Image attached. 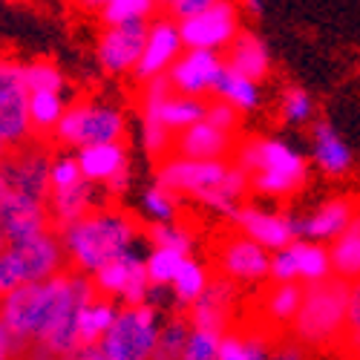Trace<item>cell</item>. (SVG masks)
I'll list each match as a JSON object with an SVG mask.
<instances>
[{
	"mask_svg": "<svg viewBox=\"0 0 360 360\" xmlns=\"http://www.w3.org/2000/svg\"><path fill=\"white\" fill-rule=\"evenodd\" d=\"M141 236L144 228L139 217L118 205H98L93 214H86L84 219L61 231L70 268L89 277L115 257L133 251Z\"/></svg>",
	"mask_w": 360,
	"mask_h": 360,
	"instance_id": "6da1fadb",
	"label": "cell"
},
{
	"mask_svg": "<svg viewBox=\"0 0 360 360\" xmlns=\"http://www.w3.org/2000/svg\"><path fill=\"white\" fill-rule=\"evenodd\" d=\"M233 162L251 179V193L265 199H291L309 182V162L277 136H254L236 144Z\"/></svg>",
	"mask_w": 360,
	"mask_h": 360,
	"instance_id": "7a4b0ae2",
	"label": "cell"
},
{
	"mask_svg": "<svg viewBox=\"0 0 360 360\" xmlns=\"http://www.w3.org/2000/svg\"><path fill=\"white\" fill-rule=\"evenodd\" d=\"M352 283L328 277L303 288V303L291 323V338L306 349H326L346 338Z\"/></svg>",
	"mask_w": 360,
	"mask_h": 360,
	"instance_id": "3957f363",
	"label": "cell"
},
{
	"mask_svg": "<svg viewBox=\"0 0 360 360\" xmlns=\"http://www.w3.org/2000/svg\"><path fill=\"white\" fill-rule=\"evenodd\" d=\"M72 268L55 274L44 283H23L9 294H0V320L20 343H35L46 332L55 311L70 294Z\"/></svg>",
	"mask_w": 360,
	"mask_h": 360,
	"instance_id": "277c9868",
	"label": "cell"
},
{
	"mask_svg": "<svg viewBox=\"0 0 360 360\" xmlns=\"http://www.w3.org/2000/svg\"><path fill=\"white\" fill-rule=\"evenodd\" d=\"M124 136H127V115L115 104L104 98H78L70 101L52 139L70 150H81L104 141H124Z\"/></svg>",
	"mask_w": 360,
	"mask_h": 360,
	"instance_id": "5b68a950",
	"label": "cell"
},
{
	"mask_svg": "<svg viewBox=\"0 0 360 360\" xmlns=\"http://www.w3.org/2000/svg\"><path fill=\"white\" fill-rule=\"evenodd\" d=\"M162 311L153 303L122 306L112 328L98 343L110 360H150L159 340Z\"/></svg>",
	"mask_w": 360,
	"mask_h": 360,
	"instance_id": "8992f818",
	"label": "cell"
},
{
	"mask_svg": "<svg viewBox=\"0 0 360 360\" xmlns=\"http://www.w3.org/2000/svg\"><path fill=\"white\" fill-rule=\"evenodd\" d=\"M233 170V159H188L170 153L165 159H159L156 165V182L170 188L179 196L196 199L199 205H205L214 196V191L228 179V173Z\"/></svg>",
	"mask_w": 360,
	"mask_h": 360,
	"instance_id": "52a82bcc",
	"label": "cell"
},
{
	"mask_svg": "<svg viewBox=\"0 0 360 360\" xmlns=\"http://www.w3.org/2000/svg\"><path fill=\"white\" fill-rule=\"evenodd\" d=\"M29 124V89L23 81V64L0 58V156L32 141Z\"/></svg>",
	"mask_w": 360,
	"mask_h": 360,
	"instance_id": "ba28073f",
	"label": "cell"
},
{
	"mask_svg": "<svg viewBox=\"0 0 360 360\" xmlns=\"http://www.w3.org/2000/svg\"><path fill=\"white\" fill-rule=\"evenodd\" d=\"M49 165H52L49 147L41 139H32L0 156V182H4L6 191L49 199L52 193Z\"/></svg>",
	"mask_w": 360,
	"mask_h": 360,
	"instance_id": "9c48e42d",
	"label": "cell"
},
{
	"mask_svg": "<svg viewBox=\"0 0 360 360\" xmlns=\"http://www.w3.org/2000/svg\"><path fill=\"white\" fill-rule=\"evenodd\" d=\"M179 32H182L185 49H211L225 52L233 38L243 32L239 23V4L236 0H217L207 9L179 20Z\"/></svg>",
	"mask_w": 360,
	"mask_h": 360,
	"instance_id": "30bf717a",
	"label": "cell"
},
{
	"mask_svg": "<svg viewBox=\"0 0 360 360\" xmlns=\"http://www.w3.org/2000/svg\"><path fill=\"white\" fill-rule=\"evenodd\" d=\"M96 291L115 300L118 306H139V303H150V285L147 277V254H141L139 248L115 257L112 262H107L104 268L93 274Z\"/></svg>",
	"mask_w": 360,
	"mask_h": 360,
	"instance_id": "8fae6325",
	"label": "cell"
},
{
	"mask_svg": "<svg viewBox=\"0 0 360 360\" xmlns=\"http://www.w3.org/2000/svg\"><path fill=\"white\" fill-rule=\"evenodd\" d=\"M217 271L219 277L239 283H265L271 280V251L262 248L259 243H254L251 236H245L243 231L228 233L217 243Z\"/></svg>",
	"mask_w": 360,
	"mask_h": 360,
	"instance_id": "7c38bea8",
	"label": "cell"
},
{
	"mask_svg": "<svg viewBox=\"0 0 360 360\" xmlns=\"http://www.w3.org/2000/svg\"><path fill=\"white\" fill-rule=\"evenodd\" d=\"M335 277L332 271V254L323 243H311V239H294L291 245L280 248L271 254V280L274 283H320Z\"/></svg>",
	"mask_w": 360,
	"mask_h": 360,
	"instance_id": "4fadbf2b",
	"label": "cell"
},
{
	"mask_svg": "<svg viewBox=\"0 0 360 360\" xmlns=\"http://www.w3.org/2000/svg\"><path fill=\"white\" fill-rule=\"evenodd\" d=\"M228 219L236 225V231H243L271 254L300 239V217L288 211H274V207H265V205L243 202Z\"/></svg>",
	"mask_w": 360,
	"mask_h": 360,
	"instance_id": "5bb4252c",
	"label": "cell"
},
{
	"mask_svg": "<svg viewBox=\"0 0 360 360\" xmlns=\"http://www.w3.org/2000/svg\"><path fill=\"white\" fill-rule=\"evenodd\" d=\"M185 52V41L179 32V20L173 15H156L147 29V44L133 70V78L139 84H147L150 78H162L176 64V58Z\"/></svg>",
	"mask_w": 360,
	"mask_h": 360,
	"instance_id": "9a60e30c",
	"label": "cell"
},
{
	"mask_svg": "<svg viewBox=\"0 0 360 360\" xmlns=\"http://www.w3.org/2000/svg\"><path fill=\"white\" fill-rule=\"evenodd\" d=\"M150 23H122L104 26L96 41V61L107 75H133L147 44Z\"/></svg>",
	"mask_w": 360,
	"mask_h": 360,
	"instance_id": "2e32d148",
	"label": "cell"
},
{
	"mask_svg": "<svg viewBox=\"0 0 360 360\" xmlns=\"http://www.w3.org/2000/svg\"><path fill=\"white\" fill-rule=\"evenodd\" d=\"M49 228H52V217L46 199L4 191V196H0V233H4L6 245L26 243V239H32Z\"/></svg>",
	"mask_w": 360,
	"mask_h": 360,
	"instance_id": "e0dca14e",
	"label": "cell"
},
{
	"mask_svg": "<svg viewBox=\"0 0 360 360\" xmlns=\"http://www.w3.org/2000/svg\"><path fill=\"white\" fill-rule=\"evenodd\" d=\"M225 70V55L211 49H185L167 70V81L176 93L207 98L214 96L217 81Z\"/></svg>",
	"mask_w": 360,
	"mask_h": 360,
	"instance_id": "ac0fdd59",
	"label": "cell"
},
{
	"mask_svg": "<svg viewBox=\"0 0 360 360\" xmlns=\"http://www.w3.org/2000/svg\"><path fill=\"white\" fill-rule=\"evenodd\" d=\"M15 251H18L26 283H44V280H49V277L61 274L70 268L61 231H55V228L44 231L32 239H26V243H18Z\"/></svg>",
	"mask_w": 360,
	"mask_h": 360,
	"instance_id": "d6986e66",
	"label": "cell"
},
{
	"mask_svg": "<svg viewBox=\"0 0 360 360\" xmlns=\"http://www.w3.org/2000/svg\"><path fill=\"white\" fill-rule=\"evenodd\" d=\"M236 283L228 277H214L205 294L188 309V320L196 328H211V332H231L233 311H236Z\"/></svg>",
	"mask_w": 360,
	"mask_h": 360,
	"instance_id": "ffe728a7",
	"label": "cell"
},
{
	"mask_svg": "<svg viewBox=\"0 0 360 360\" xmlns=\"http://www.w3.org/2000/svg\"><path fill=\"white\" fill-rule=\"evenodd\" d=\"M236 133L231 130H222L217 124H211L207 118L202 122L191 124L188 130L176 133V141H173V153L179 156H188V159H233L236 153Z\"/></svg>",
	"mask_w": 360,
	"mask_h": 360,
	"instance_id": "44dd1931",
	"label": "cell"
},
{
	"mask_svg": "<svg viewBox=\"0 0 360 360\" xmlns=\"http://www.w3.org/2000/svg\"><path fill=\"white\" fill-rule=\"evenodd\" d=\"M357 214V205L346 196H335V199H326L306 217H300V236L311 239V243H335V239L352 225Z\"/></svg>",
	"mask_w": 360,
	"mask_h": 360,
	"instance_id": "7402d4cb",
	"label": "cell"
},
{
	"mask_svg": "<svg viewBox=\"0 0 360 360\" xmlns=\"http://www.w3.org/2000/svg\"><path fill=\"white\" fill-rule=\"evenodd\" d=\"M311 159H314L317 170L328 179L346 176L354 165L352 147L343 141V136L335 130V124L323 122V118L311 122Z\"/></svg>",
	"mask_w": 360,
	"mask_h": 360,
	"instance_id": "603a6c76",
	"label": "cell"
},
{
	"mask_svg": "<svg viewBox=\"0 0 360 360\" xmlns=\"http://www.w3.org/2000/svg\"><path fill=\"white\" fill-rule=\"evenodd\" d=\"M46 205H49L52 228H55V231H64V228L75 225L78 219H84L86 214H93L96 207L101 205V202H98V185L81 179V182L72 185V188L52 191L49 199H46Z\"/></svg>",
	"mask_w": 360,
	"mask_h": 360,
	"instance_id": "cb8c5ba5",
	"label": "cell"
},
{
	"mask_svg": "<svg viewBox=\"0 0 360 360\" xmlns=\"http://www.w3.org/2000/svg\"><path fill=\"white\" fill-rule=\"evenodd\" d=\"M75 156L81 165V176L98 188H104L115 173L130 167V153L124 141H104L93 147H81L75 150Z\"/></svg>",
	"mask_w": 360,
	"mask_h": 360,
	"instance_id": "d4e9b609",
	"label": "cell"
},
{
	"mask_svg": "<svg viewBox=\"0 0 360 360\" xmlns=\"http://www.w3.org/2000/svg\"><path fill=\"white\" fill-rule=\"evenodd\" d=\"M225 64L254 81H262L271 72V49H268V44L257 32L243 29L233 38V44L225 49Z\"/></svg>",
	"mask_w": 360,
	"mask_h": 360,
	"instance_id": "484cf974",
	"label": "cell"
},
{
	"mask_svg": "<svg viewBox=\"0 0 360 360\" xmlns=\"http://www.w3.org/2000/svg\"><path fill=\"white\" fill-rule=\"evenodd\" d=\"M271 352H274V338L262 332V328H248V332L231 328V332L222 335L217 360H271Z\"/></svg>",
	"mask_w": 360,
	"mask_h": 360,
	"instance_id": "4316f807",
	"label": "cell"
},
{
	"mask_svg": "<svg viewBox=\"0 0 360 360\" xmlns=\"http://www.w3.org/2000/svg\"><path fill=\"white\" fill-rule=\"evenodd\" d=\"M67 107H70L67 93H49V89L29 93V124H32V136L41 141L52 139Z\"/></svg>",
	"mask_w": 360,
	"mask_h": 360,
	"instance_id": "83f0119b",
	"label": "cell"
},
{
	"mask_svg": "<svg viewBox=\"0 0 360 360\" xmlns=\"http://www.w3.org/2000/svg\"><path fill=\"white\" fill-rule=\"evenodd\" d=\"M303 283H274L262 297V317L271 328H285L294 323L303 303Z\"/></svg>",
	"mask_w": 360,
	"mask_h": 360,
	"instance_id": "f1b7e54d",
	"label": "cell"
},
{
	"mask_svg": "<svg viewBox=\"0 0 360 360\" xmlns=\"http://www.w3.org/2000/svg\"><path fill=\"white\" fill-rule=\"evenodd\" d=\"M118 306L115 300L104 297V294H96L89 303L81 309L78 314V338H81V346H98L104 340V335L112 328L115 317H118Z\"/></svg>",
	"mask_w": 360,
	"mask_h": 360,
	"instance_id": "f546056e",
	"label": "cell"
},
{
	"mask_svg": "<svg viewBox=\"0 0 360 360\" xmlns=\"http://www.w3.org/2000/svg\"><path fill=\"white\" fill-rule=\"evenodd\" d=\"M328 254H332V271L335 277L346 283H360V207L352 219V225L328 243Z\"/></svg>",
	"mask_w": 360,
	"mask_h": 360,
	"instance_id": "4dcf8cb0",
	"label": "cell"
},
{
	"mask_svg": "<svg viewBox=\"0 0 360 360\" xmlns=\"http://www.w3.org/2000/svg\"><path fill=\"white\" fill-rule=\"evenodd\" d=\"M214 98L228 101L231 107H236L243 115L254 112L259 107V98H262L259 96V81H254V78H248L243 72H236V70H231L225 64V70H222V75L217 81V89H214Z\"/></svg>",
	"mask_w": 360,
	"mask_h": 360,
	"instance_id": "1f68e13d",
	"label": "cell"
},
{
	"mask_svg": "<svg viewBox=\"0 0 360 360\" xmlns=\"http://www.w3.org/2000/svg\"><path fill=\"white\" fill-rule=\"evenodd\" d=\"M211 271H207V265L202 262V259H196L193 254L182 262V268H179V274H176V280L170 283V291H173V300L179 306H185V309H191L196 300L205 294V288L211 285Z\"/></svg>",
	"mask_w": 360,
	"mask_h": 360,
	"instance_id": "d6a6232c",
	"label": "cell"
},
{
	"mask_svg": "<svg viewBox=\"0 0 360 360\" xmlns=\"http://www.w3.org/2000/svg\"><path fill=\"white\" fill-rule=\"evenodd\" d=\"M179 205H182V196L173 193L170 188L153 182L141 191L139 207H141V217L156 225V222H176L179 219Z\"/></svg>",
	"mask_w": 360,
	"mask_h": 360,
	"instance_id": "836d02e7",
	"label": "cell"
},
{
	"mask_svg": "<svg viewBox=\"0 0 360 360\" xmlns=\"http://www.w3.org/2000/svg\"><path fill=\"white\" fill-rule=\"evenodd\" d=\"M191 328L193 326H191L188 314H170L167 320H162L159 340H156V349H153V357L150 360H182Z\"/></svg>",
	"mask_w": 360,
	"mask_h": 360,
	"instance_id": "e575fe53",
	"label": "cell"
},
{
	"mask_svg": "<svg viewBox=\"0 0 360 360\" xmlns=\"http://www.w3.org/2000/svg\"><path fill=\"white\" fill-rule=\"evenodd\" d=\"M191 254L179 251V248H165V245H153L147 254V277H150V285H153L156 291L162 288H170V283L176 280L179 268H182V262L188 259Z\"/></svg>",
	"mask_w": 360,
	"mask_h": 360,
	"instance_id": "d590c367",
	"label": "cell"
},
{
	"mask_svg": "<svg viewBox=\"0 0 360 360\" xmlns=\"http://www.w3.org/2000/svg\"><path fill=\"white\" fill-rule=\"evenodd\" d=\"M159 4L156 0H112L101 9L104 26H122V23H150L156 18Z\"/></svg>",
	"mask_w": 360,
	"mask_h": 360,
	"instance_id": "8d00e7d4",
	"label": "cell"
},
{
	"mask_svg": "<svg viewBox=\"0 0 360 360\" xmlns=\"http://www.w3.org/2000/svg\"><path fill=\"white\" fill-rule=\"evenodd\" d=\"M280 118L291 127L314 122V98L303 86H285L280 96Z\"/></svg>",
	"mask_w": 360,
	"mask_h": 360,
	"instance_id": "74e56055",
	"label": "cell"
},
{
	"mask_svg": "<svg viewBox=\"0 0 360 360\" xmlns=\"http://www.w3.org/2000/svg\"><path fill=\"white\" fill-rule=\"evenodd\" d=\"M23 81H26L29 93H41V89H49V93H67V75L52 61L23 64Z\"/></svg>",
	"mask_w": 360,
	"mask_h": 360,
	"instance_id": "f35d334b",
	"label": "cell"
},
{
	"mask_svg": "<svg viewBox=\"0 0 360 360\" xmlns=\"http://www.w3.org/2000/svg\"><path fill=\"white\" fill-rule=\"evenodd\" d=\"M144 236H147V243H150V245L179 248V251H185V254H191L193 245H196L193 231L185 228V225H179V219H176V222H156V225H147Z\"/></svg>",
	"mask_w": 360,
	"mask_h": 360,
	"instance_id": "ab89813d",
	"label": "cell"
},
{
	"mask_svg": "<svg viewBox=\"0 0 360 360\" xmlns=\"http://www.w3.org/2000/svg\"><path fill=\"white\" fill-rule=\"evenodd\" d=\"M173 141H176V133H170L162 122L156 118H141V147L150 159H165L173 153Z\"/></svg>",
	"mask_w": 360,
	"mask_h": 360,
	"instance_id": "60d3db41",
	"label": "cell"
},
{
	"mask_svg": "<svg viewBox=\"0 0 360 360\" xmlns=\"http://www.w3.org/2000/svg\"><path fill=\"white\" fill-rule=\"evenodd\" d=\"M219 343H222V335L219 332H211V328H196L193 326L182 360H217L219 357Z\"/></svg>",
	"mask_w": 360,
	"mask_h": 360,
	"instance_id": "b9f144b4",
	"label": "cell"
},
{
	"mask_svg": "<svg viewBox=\"0 0 360 360\" xmlns=\"http://www.w3.org/2000/svg\"><path fill=\"white\" fill-rule=\"evenodd\" d=\"M81 165L75 153H52V165H49V185L52 191H64L81 182Z\"/></svg>",
	"mask_w": 360,
	"mask_h": 360,
	"instance_id": "7bdbcfd3",
	"label": "cell"
},
{
	"mask_svg": "<svg viewBox=\"0 0 360 360\" xmlns=\"http://www.w3.org/2000/svg\"><path fill=\"white\" fill-rule=\"evenodd\" d=\"M23 268L18 259L15 245H4L0 248V294H9L12 288L23 285Z\"/></svg>",
	"mask_w": 360,
	"mask_h": 360,
	"instance_id": "ee69618b",
	"label": "cell"
},
{
	"mask_svg": "<svg viewBox=\"0 0 360 360\" xmlns=\"http://www.w3.org/2000/svg\"><path fill=\"white\" fill-rule=\"evenodd\" d=\"M239 115H243V112H239L236 107H231L228 101H222V98H211V101H207V110H205L207 122L222 127V130H231V133L239 130Z\"/></svg>",
	"mask_w": 360,
	"mask_h": 360,
	"instance_id": "f6af8a7d",
	"label": "cell"
},
{
	"mask_svg": "<svg viewBox=\"0 0 360 360\" xmlns=\"http://www.w3.org/2000/svg\"><path fill=\"white\" fill-rule=\"evenodd\" d=\"M26 343H20L12 332H9V326L0 320V360H18L23 354Z\"/></svg>",
	"mask_w": 360,
	"mask_h": 360,
	"instance_id": "bcb514c9",
	"label": "cell"
},
{
	"mask_svg": "<svg viewBox=\"0 0 360 360\" xmlns=\"http://www.w3.org/2000/svg\"><path fill=\"white\" fill-rule=\"evenodd\" d=\"M211 4H217V0H170L165 9H170V15L176 20H182V18H191V15L202 12V9H207Z\"/></svg>",
	"mask_w": 360,
	"mask_h": 360,
	"instance_id": "7dc6e473",
	"label": "cell"
},
{
	"mask_svg": "<svg viewBox=\"0 0 360 360\" xmlns=\"http://www.w3.org/2000/svg\"><path fill=\"white\" fill-rule=\"evenodd\" d=\"M130 185H133V170L127 167V170H122V173H115L110 182L104 185V191H107L110 199H122L124 193H130Z\"/></svg>",
	"mask_w": 360,
	"mask_h": 360,
	"instance_id": "c3c4849f",
	"label": "cell"
},
{
	"mask_svg": "<svg viewBox=\"0 0 360 360\" xmlns=\"http://www.w3.org/2000/svg\"><path fill=\"white\" fill-rule=\"evenodd\" d=\"M271 360H309V357H306V346H300V343L291 338V340L274 343Z\"/></svg>",
	"mask_w": 360,
	"mask_h": 360,
	"instance_id": "681fc988",
	"label": "cell"
},
{
	"mask_svg": "<svg viewBox=\"0 0 360 360\" xmlns=\"http://www.w3.org/2000/svg\"><path fill=\"white\" fill-rule=\"evenodd\" d=\"M23 360H61V357H58L55 352H49L44 343H26V349H23V354H20Z\"/></svg>",
	"mask_w": 360,
	"mask_h": 360,
	"instance_id": "f907efd6",
	"label": "cell"
},
{
	"mask_svg": "<svg viewBox=\"0 0 360 360\" xmlns=\"http://www.w3.org/2000/svg\"><path fill=\"white\" fill-rule=\"evenodd\" d=\"M64 360H110V357L104 354L101 346H81L78 352H72V354L64 357Z\"/></svg>",
	"mask_w": 360,
	"mask_h": 360,
	"instance_id": "816d5d0a",
	"label": "cell"
},
{
	"mask_svg": "<svg viewBox=\"0 0 360 360\" xmlns=\"http://www.w3.org/2000/svg\"><path fill=\"white\" fill-rule=\"evenodd\" d=\"M239 9H245L248 15L259 18L262 15V0H239Z\"/></svg>",
	"mask_w": 360,
	"mask_h": 360,
	"instance_id": "f5cc1de1",
	"label": "cell"
},
{
	"mask_svg": "<svg viewBox=\"0 0 360 360\" xmlns=\"http://www.w3.org/2000/svg\"><path fill=\"white\" fill-rule=\"evenodd\" d=\"M107 4H112V0H86V6H89V9H98V12H101Z\"/></svg>",
	"mask_w": 360,
	"mask_h": 360,
	"instance_id": "db71d44e",
	"label": "cell"
},
{
	"mask_svg": "<svg viewBox=\"0 0 360 360\" xmlns=\"http://www.w3.org/2000/svg\"><path fill=\"white\" fill-rule=\"evenodd\" d=\"M156 4H159V6H167V4H170V0H156Z\"/></svg>",
	"mask_w": 360,
	"mask_h": 360,
	"instance_id": "11a10c76",
	"label": "cell"
},
{
	"mask_svg": "<svg viewBox=\"0 0 360 360\" xmlns=\"http://www.w3.org/2000/svg\"><path fill=\"white\" fill-rule=\"evenodd\" d=\"M6 245V239H4V233H0V248H4Z\"/></svg>",
	"mask_w": 360,
	"mask_h": 360,
	"instance_id": "9f6ffc18",
	"label": "cell"
},
{
	"mask_svg": "<svg viewBox=\"0 0 360 360\" xmlns=\"http://www.w3.org/2000/svg\"><path fill=\"white\" fill-rule=\"evenodd\" d=\"M67 4H86V0H67Z\"/></svg>",
	"mask_w": 360,
	"mask_h": 360,
	"instance_id": "6f0895ef",
	"label": "cell"
},
{
	"mask_svg": "<svg viewBox=\"0 0 360 360\" xmlns=\"http://www.w3.org/2000/svg\"><path fill=\"white\" fill-rule=\"evenodd\" d=\"M4 191H6V188H4V182H0V196H4Z\"/></svg>",
	"mask_w": 360,
	"mask_h": 360,
	"instance_id": "680465c9",
	"label": "cell"
}]
</instances>
